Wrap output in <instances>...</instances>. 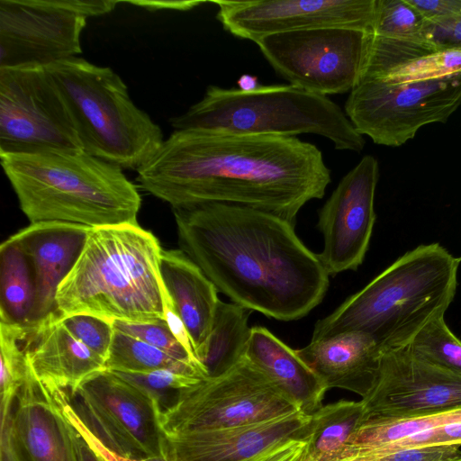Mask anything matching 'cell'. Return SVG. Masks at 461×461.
<instances>
[{
	"instance_id": "83f0119b",
	"label": "cell",
	"mask_w": 461,
	"mask_h": 461,
	"mask_svg": "<svg viewBox=\"0 0 461 461\" xmlns=\"http://www.w3.org/2000/svg\"><path fill=\"white\" fill-rule=\"evenodd\" d=\"M455 421H461V407L412 419L366 420L350 437L341 454L348 450L384 446L414 433Z\"/></svg>"
},
{
	"instance_id": "681fc988",
	"label": "cell",
	"mask_w": 461,
	"mask_h": 461,
	"mask_svg": "<svg viewBox=\"0 0 461 461\" xmlns=\"http://www.w3.org/2000/svg\"><path fill=\"white\" fill-rule=\"evenodd\" d=\"M458 461H461V459H460V460H458Z\"/></svg>"
},
{
	"instance_id": "836d02e7",
	"label": "cell",
	"mask_w": 461,
	"mask_h": 461,
	"mask_svg": "<svg viewBox=\"0 0 461 461\" xmlns=\"http://www.w3.org/2000/svg\"><path fill=\"white\" fill-rule=\"evenodd\" d=\"M113 324L114 329L145 341L176 359L203 367L177 340L165 320L152 323L113 321Z\"/></svg>"
},
{
	"instance_id": "cb8c5ba5",
	"label": "cell",
	"mask_w": 461,
	"mask_h": 461,
	"mask_svg": "<svg viewBox=\"0 0 461 461\" xmlns=\"http://www.w3.org/2000/svg\"><path fill=\"white\" fill-rule=\"evenodd\" d=\"M34 297L31 264L18 242L10 236L0 246V323L30 330Z\"/></svg>"
},
{
	"instance_id": "9a60e30c",
	"label": "cell",
	"mask_w": 461,
	"mask_h": 461,
	"mask_svg": "<svg viewBox=\"0 0 461 461\" xmlns=\"http://www.w3.org/2000/svg\"><path fill=\"white\" fill-rule=\"evenodd\" d=\"M376 0H216L217 19L232 35L257 42L272 34L321 27L372 32Z\"/></svg>"
},
{
	"instance_id": "7c38bea8",
	"label": "cell",
	"mask_w": 461,
	"mask_h": 461,
	"mask_svg": "<svg viewBox=\"0 0 461 461\" xmlns=\"http://www.w3.org/2000/svg\"><path fill=\"white\" fill-rule=\"evenodd\" d=\"M53 149H83L53 77L46 67L0 68V155Z\"/></svg>"
},
{
	"instance_id": "44dd1931",
	"label": "cell",
	"mask_w": 461,
	"mask_h": 461,
	"mask_svg": "<svg viewBox=\"0 0 461 461\" xmlns=\"http://www.w3.org/2000/svg\"><path fill=\"white\" fill-rule=\"evenodd\" d=\"M296 352L328 390L340 388L362 398L376 382L384 354L375 340L362 331L311 341Z\"/></svg>"
},
{
	"instance_id": "e575fe53",
	"label": "cell",
	"mask_w": 461,
	"mask_h": 461,
	"mask_svg": "<svg viewBox=\"0 0 461 461\" xmlns=\"http://www.w3.org/2000/svg\"><path fill=\"white\" fill-rule=\"evenodd\" d=\"M65 328L106 362L114 328L113 321L88 314L61 316Z\"/></svg>"
},
{
	"instance_id": "d6986e66",
	"label": "cell",
	"mask_w": 461,
	"mask_h": 461,
	"mask_svg": "<svg viewBox=\"0 0 461 461\" xmlns=\"http://www.w3.org/2000/svg\"><path fill=\"white\" fill-rule=\"evenodd\" d=\"M64 221H39L11 235L31 264L35 288L32 330L59 315L57 292L79 258L90 230Z\"/></svg>"
},
{
	"instance_id": "d4e9b609",
	"label": "cell",
	"mask_w": 461,
	"mask_h": 461,
	"mask_svg": "<svg viewBox=\"0 0 461 461\" xmlns=\"http://www.w3.org/2000/svg\"><path fill=\"white\" fill-rule=\"evenodd\" d=\"M366 420L362 401L339 400L312 414L308 460L339 459L350 437Z\"/></svg>"
},
{
	"instance_id": "f35d334b",
	"label": "cell",
	"mask_w": 461,
	"mask_h": 461,
	"mask_svg": "<svg viewBox=\"0 0 461 461\" xmlns=\"http://www.w3.org/2000/svg\"><path fill=\"white\" fill-rule=\"evenodd\" d=\"M247 461H309L308 440H288Z\"/></svg>"
},
{
	"instance_id": "60d3db41",
	"label": "cell",
	"mask_w": 461,
	"mask_h": 461,
	"mask_svg": "<svg viewBox=\"0 0 461 461\" xmlns=\"http://www.w3.org/2000/svg\"><path fill=\"white\" fill-rule=\"evenodd\" d=\"M62 410L65 417L70 424L78 431L89 446L94 448L105 461H144L122 456L105 447L84 425L68 402L63 405Z\"/></svg>"
},
{
	"instance_id": "8d00e7d4",
	"label": "cell",
	"mask_w": 461,
	"mask_h": 461,
	"mask_svg": "<svg viewBox=\"0 0 461 461\" xmlns=\"http://www.w3.org/2000/svg\"><path fill=\"white\" fill-rule=\"evenodd\" d=\"M428 446H461V421L425 429L384 446L345 451L340 456L351 451H390Z\"/></svg>"
},
{
	"instance_id": "7dc6e473",
	"label": "cell",
	"mask_w": 461,
	"mask_h": 461,
	"mask_svg": "<svg viewBox=\"0 0 461 461\" xmlns=\"http://www.w3.org/2000/svg\"><path fill=\"white\" fill-rule=\"evenodd\" d=\"M144 461H168L165 456H149Z\"/></svg>"
},
{
	"instance_id": "bcb514c9",
	"label": "cell",
	"mask_w": 461,
	"mask_h": 461,
	"mask_svg": "<svg viewBox=\"0 0 461 461\" xmlns=\"http://www.w3.org/2000/svg\"><path fill=\"white\" fill-rule=\"evenodd\" d=\"M239 89L241 91L249 92L257 89L260 85L257 77L251 75H242L237 81Z\"/></svg>"
},
{
	"instance_id": "e0dca14e",
	"label": "cell",
	"mask_w": 461,
	"mask_h": 461,
	"mask_svg": "<svg viewBox=\"0 0 461 461\" xmlns=\"http://www.w3.org/2000/svg\"><path fill=\"white\" fill-rule=\"evenodd\" d=\"M1 431L18 461H81L57 388L43 384L30 368L11 411L1 416Z\"/></svg>"
},
{
	"instance_id": "1f68e13d",
	"label": "cell",
	"mask_w": 461,
	"mask_h": 461,
	"mask_svg": "<svg viewBox=\"0 0 461 461\" xmlns=\"http://www.w3.org/2000/svg\"><path fill=\"white\" fill-rule=\"evenodd\" d=\"M460 74L461 49H444L412 59L373 78L388 83H404L437 80Z\"/></svg>"
},
{
	"instance_id": "7bdbcfd3",
	"label": "cell",
	"mask_w": 461,
	"mask_h": 461,
	"mask_svg": "<svg viewBox=\"0 0 461 461\" xmlns=\"http://www.w3.org/2000/svg\"><path fill=\"white\" fill-rule=\"evenodd\" d=\"M140 7L145 8L149 11L157 10H176L186 11L190 10L203 2L202 1H126Z\"/></svg>"
},
{
	"instance_id": "4dcf8cb0",
	"label": "cell",
	"mask_w": 461,
	"mask_h": 461,
	"mask_svg": "<svg viewBox=\"0 0 461 461\" xmlns=\"http://www.w3.org/2000/svg\"><path fill=\"white\" fill-rule=\"evenodd\" d=\"M427 23L407 0H376L372 33L393 40L424 41Z\"/></svg>"
},
{
	"instance_id": "74e56055",
	"label": "cell",
	"mask_w": 461,
	"mask_h": 461,
	"mask_svg": "<svg viewBox=\"0 0 461 461\" xmlns=\"http://www.w3.org/2000/svg\"><path fill=\"white\" fill-rule=\"evenodd\" d=\"M423 41L438 50L461 49V12L442 20L428 21Z\"/></svg>"
},
{
	"instance_id": "3957f363",
	"label": "cell",
	"mask_w": 461,
	"mask_h": 461,
	"mask_svg": "<svg viewBox=\"0 0 461 461\" xmlns=\"http://www.w3.org/2000/svg\"><path fill=\"white\" fill-rule=\"evenodd\" d=\"M460 262L438 243L418 246L319 320L311 341L362 331L384 352L408 346L426 324L444 317Z\"/></svg>"
},
{
	"instance_id": "30bf717a",
	"label": "cell",
	"mask_w": 461,
	"mask_h": 461,
	"mask_svg": "<svg viewBox=\"0 0 461 461\" xmlns=\"http://www.w3.org/2000/svg\"><path fill=\"white\" fill-rule=\"evenodd\" d=\"M460 104L461 74L404 83L363 78L349 93L345 113L362 136L398 147L422 126L445 122Z\"/></svg>"
},
{
	"instance_id": "d6a6232c",
	"label": "cell",
	"mask_w": 461,
	"mask_h": 461,
	"mask_svg": "<svg viewBox=\"0 0 461 461\" xmlns=\"http://www.w3.org/2000/svg\"><path fill=\"white\" fill-rule=\"evenodd\" d=\"M112 372L155 400L161 412L175 403L182 390L196 385L203 380L169 369L143 373Z\"/></svg>"
},
{
	"instance_id": "ee69618b",
	"label": "cell",
	"mask_w": 461,
	"mask_h": 461,
	"mask_svg": "<svg viewBox=\"0 0 461 461\" xmlns=\"http://www.w3.org/2000/svg\"><path fill=\"white\" fill-rule=\"evenodd\" d=\"M68 420V419H67ZM70 423V422H69ZM72 426V425H71ZM81 461H105L72 426Z\"/></svg>"
},
{
	"instance_id": "5b68a950",
	"label": "cell",
	"mask_w": 461,
	"mask_h": 461,
	"mask_svg": "<svg viewBox=\"0 0 461 461\" xmlns=\"http://www.w3.org/2000/svg\"><path fill=\"white\" fill-rule=\"evenodd\" d=\"M162 250L157 237L138 223L92 228L58 289L59 312L134 323L165 320Z\"/></svg>"
},
{
	"instance_id": "52a82bcc",
	"label": "cell",
	"mask_w": 461,
	"mask_h": 461,
	"mask_svg": "<svg viewBox=\"0 0 461 461\" xmlns=\"http://www.w3.org/2000/svg\"><path fill=\"white\" fill-rule=\"evenodd\" d=\"M72 114L83 149L138 170L164 141L160 127L131 99L112 68L73 57L46 67Z\"/></svg>"
},
{
	"instance_id": "4fadbf2b",
	"label": "cell",
	"mask_w": 461,
	"mask_h": 461,
	"mask_svg": "<svg viewBox=\"0 0 461 461\" xmlns=\"http://www.w3.org/2000/svg\"><path fill=\"white\" fill-rule=\"evenodd\" d=\"M68 393L77 415L108 449L135 460L165 456L159 406L139 388L105 369Z\"/></svg>"
},
{
	"instance_id": "f546056e",
	"label": "cell",
	"mask_w": 461,
	"mask_h": 461,
	"mask_svg": "<svg viewBox=\"0 0 461 461\" xmlns=\"http://www.w3.org/2000/svg\"><path fill=\"white\" fill-rule=\"evenodd\" d=\"M406 347L420 358L461 375V339L452 333L444 317L426 324Z\"/></svg>"
},
{
	"instance_id": "ba28073f",
	"label": "cell",
	"mask_w": 461,
	"mask_h": 461,
	"mask_svg": "<svg viewBox=\"0 0 461 461\" xmlns=\"http://www.w3.org/2000/svg\"><path fill=\"white\" fill-rule=\"evenodd\" d=\"M301 411L244 355L223 374L182 390L160 412L165 436L253 424Z\"/></svg>"
},
{
	"instance_id": "f1b7e54d",
	"label": "cell",
	"mask_w": 461,
	"mask_h": 461,
	"mask_svg": "<svg viewBox=\"0 0 461 461\" xmlns=\"http://www.w3.org/2000/svg\"><path fill=\"white\" fill-rule=\"evenodd\" d=\"M26 333L27 330L21 327L0 323L1 415L12 409L15 396L28 375L23 344Z\"/></svg>"
},
{
	"instance_id": "277c9868",
	"label": "cell",
	"mask_w": 461,
	"mask_h": 461,
	"mask_svg": "<svg viewBox=\"0 0 461 461\" xmlns=\"http://www.w3.org/2000/svg\"><path fill=\"white\" fill-rule=\"evenodd\" d=\"M0 160L31 223L64 221L89 228L138 223L137 186L122 167L83 149L5 154Z\"/></svg>"
},
{
	"instance_id": "603a6c76",
	"label": "cell",
	"mask_w": 461,
	"mask_h": 461,
	"mask_svg": "<svg viewBox=\"0 0 461 461\" xmlns=\"http://www.w3.org/2000/svg\"><path fill=\"white\" fill-rule=\"evenodd\" d=\"M244 356L299 410L312 415L322 406L327 387L296 349L262 326L251 328Z\"/></svg>"
},
{
	"instance_id": "d590c367",
	"label": "cell",
	"mask_w": 461,
	"mask_h": 461,
	"mask_svg": "<svg viewBox=\"0 0 461 461\" xmlns=\"http://www.w3.org/2000/svg\"><path fill=\"white\" fill-rule=\"evenodd\" d=\"M342 461H458L460 446L416 447L390 451H351L343 454Z\"/></svg>"
},
{
	"instance_id": "7402d4cb",
	"label": "cell",
	"mask_w": 461,
	"mask_h": 461,
	"mask_svg": "<svg viewBox=\"0 0 461 461\" xmlns=\"http://www.w3.org/2000/svg\"><path fill=\"white\" fill-rule=\"evenodd\" d=\"M159 273L162 286L185 324L199 361L221 301L219 291L180 249L162 250Z\"/></svg>"
},
{
	"instance_id": "ffe728a7",
	"label": "cell",
	"mask_w": 461,
	"mask_h": 461,
	"mask_svg": "<svg viewBox=\"0 0 461 461\" xmlns=\"http://www.w3.org/2000/svg\"><path fill=\"white\" fill-rule=\"evenodd\" d=\"M23 344L31 372L48 387L73 392L106 369L105 360L65 328L60 314L28 330Z\"/></svg>"
},
{
	"instance_id": "ac0fdd59",
	"label": "cell",
	"mask_w": 461,
	"mask_h": 461,
	"mask_svg": "<svg viewBox=\"0 0 461 461\" xmlns=\"http://www.w3.org/2000/svg\"><path fill=\"white\" fill-rule=\"evenodd\" d=\"M312 415L297 411L228 429L165 436L168 461H247L292 439L308 440Z\"/></svg>"
},
{
	"instance_id": "8992f818",
	"label": "cell",
	"mask_w": 461,
	"mask_h": 461,
	"mask_svg": "<svg viewBox=\"0 0 461 461\" xmlns=\"http://www.w3.org/2000/svg\"><path fill=\"white\" fill-rule=\"evenodd\" d=\"M170 124L175 130L245 135L312 133L329 139L338 150L355 152L366 143L339 104L290 84L260 85L249 92L209 86L203 97Z\"/></svg>"
},
{
	"instance_id": "ab89813d",
	"label": "cell",
	"mask_w": 461,
	"mask_h": 461,
	"mask_svg": "<svg viewBox=\"0 0 461 461\" xmlns=\"http://www.w3.org/2000/svg\"><path fill=\"white\" fill-rule=\"evenodd\" d=\"M429 22L442 20L461 12V0H407Z\"/></svg>"
},
{
	"instance_id": "9c48e42d",
	"label": "cell",
	"mask_w": 461,
	"mask_h": 461,
	"mask_svg": "<svg viewBox=\"0 0 461 461\" xmlns=\"http://www.w3.org/2000/svg\"><path fill=\"white\" fill-rule=\"evenodd\" d=\"M373 33L352 27H321L265 36L258 44L290 85L322 95L351 92L361 81Z\"/></svg>"
},
{
	"instance_id": "484cf974",
	"label": "cell",
	"mask_w": 461,
	"mask_h": 461,
	"mask_svg": "<svg viewBox=\"0 0 461 461\" xmlns=\"http://www.w3.org/2000/svg\"><path fill=\"white\" fill-rule=\"evenodd\" d=\"M249 316L247 309L220 301L210 336L199 358L207 377L223 374L242 357L251 332Z\"/></svg>"
},
{
	"instance_id": "f6af8a7d",
	"label": "cell",
	"mask_w": 461,
	"mask_h": 461,
	"mask_svg": "<svg viewBox=\"0 0 461 461\" xmlns=\"http://www.w3.org/2000/svg\"><path fill=\"white\" fill-rule=\"evenodd\" d=\"M0 433V461H18L12 450L6 433L5 431Z\"/></svg>"
},
{
	"instance_id": "8fae6325",
	"label": "cell",
	"mask_w": 461,
	"mask_h": 461,
	"mask_svg": "<svg viewBox=\"0 0 461 461\" xmlns=\"http://www.w3.org/2000/svg\"><path fill=\"white\" fill-rule=\"evenodd\" d=\"M121 1L0 0V68L47 67L77 57L89 17Z\"/></svg>"
},
{
	"instance_id": "6da1fadb",
	"label": "cell",
	"mask_w": 461,
	"mask_h": 461,
	"mask_svg": "<svg viewBox=\"0 0 461 461\" xmlns=\"http://www.w3.org/2000/svg\"><path fill=\"white\" fill-rule=\"evenodd\" d=\"M142 189L172 208L248 206L294 224L331 181L321 151L297 137L175 130L138 170Z\"/></svg>"
},
{
	"instance_id": "c3c4849f",
	"label": "cell",
	"mask_w": 461,
	"mask_h": 461,
	"mask_svg": "<svg viewBox=\"0 0 461 461\" xmlns=\"http://www.w3.org/2000/svg\"><path fill=\"white\" fill-rule=\"evenodd\" d=\"M331 461H342L341 459H336V460H331Z\"/></svg>"
},
{
	"instance_id": "b9f144b4",
	"label": "cell",
	"mask_w": 461,
	"mask_h": 461,
	"mask_svg": "<svg viewBox=\"0 0 461 461\" xmlns=\"http://www.w3.org/2000/svg\"><path fill=\"white\" fill-rule=\"evenodd\" d=\"M163 287V286H162ZM163 298H164V309H165V321L177 340L185 348V349L192 354L195 358L194 348L188 335V332L175 310L173 303L167 293L163 288ZM197 359V358H196Z\"/></svg>"
},
{
	"instance_id": "2e32d148",
	"label": "cell",
	"mask_w": 461,
	"mask_h": 461,
	"mask_svg": "<svg viewBox=\"0 0 461 461\" xmlns=\"http://www.w3.org/2000/svg\"><path fill=\"white\" fill-rule=\"evenodd\" d=\"M378 178L376 158L365 156L341 178L320 210L318 228L324 246L318 255L329 276L357 270L363 263L375 221Z\"/></svg>"
},
{
	"instance_id": "4316f807",
	"label": "cell",
	"mask_w": 461,
	"mask_h": 461,
	"mask_svg": "<svg viewBox=\"0 0 461 461\" xmlns=\"http://www.w3.org/2000/svg\"><path fill=\"white\" fill-rule=\"evenodd\" d=\"M105 366L109 371L131 373L169 369L201 379L207 378L203 367L176 359L149 343L116 329Z\"/></svg>"
},
{
	"instance_id": "7a4b0ae2",
	"label": "cell",
	"mask_w": 461,
	"mask_h": 461,
	"mask_svg": "<svg viewBox=\"0 0 461 461\" xmlns=\"http://www.w3.org/2000/svg\"><path fill=\"white\" fill-rule=\"evenodd\" d=\"M173 212L180 249L232 303L289 321L324 298L330 276L287 220L224 203Z\"/></svg>"
},
{
	"instance_id": "5bb4252c",
	"label": "cell",
	"mask_w": 461,
	"mask_h": 461,
	"mask_svg": "<svg viewBox=\"0 0 461 461\" xmlns=\"http://www.w3.org/2000/svg\"><path fill=\"white\" fill-rule=\"evenodd\" d=\"M366 420L412 419L461 407V375L407 347L384 351L376 382L362 398Z\"/></svg>"
}]
</instances>
